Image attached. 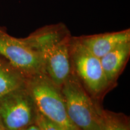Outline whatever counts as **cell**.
I'll return each instance as SVG.
<instances>
[{"label": "cell", "instance_id": "obj_1", "mask_svg": "<svg viewBox=\"0 0 130 130\" xmlns=\"http://www.w3.org/2000/svg\"><path fill=\"white\" fill-rule=\"evenodd\" d=\"M71 39L69 30L61 23L44 26L23 38L38 52L45 74L60 87L72 72L69 52Z\"/></svg>", "mask_w": 130, "mask_h": 130}, {"label": "cell", "instance_id": "obj_2", "mask_svg": "<svg viewBox=\"0 0 130 130\" xmlns=\"http://www.w3.org/2000/svg\"><path fill=\"white\" fill-rule=\"evenodd\" d=\"M25 86L39 113L63 130H80L68 116L60 87L46 74L41 73L28 77Z\"/></svg>", "mask_w": 130, "mask_h": 130}, {"label": "cell", "instance_id": "obj_3", "mask_svg": "<svg viewBox=\"0 0 130 130\" xmlns=\"http://www.w3.org/2000/svg\"><path fill=\"white\" fill-rule=\"evenodd\" d=\"M70 119L80 130H104L101 110L72 71L60 87Z\"/></svg>", "mask_w": 130, "mask_h": 130}, {"label": "cell", "instance_id": "obj_4", "mask_svg": "<svg viewBox=\"0 0 130 130\" xmlns=\"http://www.w3.org/2000/svg\"><path fill=\"white\" fill-rule=\"evenodd\" d=\"M70 58L74 72L90 93L98 96L109 86L102 69L100 58L83 45L77 37H72Z\"/></svg>", "mask_w": 130, "mask_h": 130}, {"label": "cell", "instance_id": "obj_5", "mask_svg": "<svg viewBox=\"0 0 130 130\" xmlns=\"http://www.w3.org/2000/svg\"><path fill=\"white\" fill-rule=\"evenodd\" d=\"M37 111L26 86L0 98V120L6 130H23L34 124Z\"/></svg>", "mask_w": 130, "mask_h": 130}, {"label": "cell", "instance_id": "obj_6", "mask_svg": "<svg viewBox=\"0 0 130 130\" xmlns=\"http://www.w3.org/2000/svg\"><path fill=\"white\" fill-rule=\"evenodd\" d=\"M0 55L27 77L44 73L43 61L38 52L23 38H16L0 25Z\"/></svg>", "mask_w": 130, "mask_h": 130}, {"label": "cell", "instance_id": "obj_7", "mask_svg": "<svg viewBox=\"0 0 130 130\" xmlns=\"http://www.w3.org/2000/svg\"><path fill=\"white\" fill-rule=\"evenodd\" d=\"M83 46L99 58L122 43L130 42V30L77 37Z\"/></svg>", "mask_w": 130, "mask_h": 130}, {"label": "cell", "instance_id": "obj_8", "mask_svg": "<svg viewBox=\"0 0 130 130\" xmlns=\"http://www.w3.org/2000/svg\"><path fill=\"white\" fill-rule=\"evenodd\" d=\"M130 54V42L122 43L100 58L102 68L110 84L117 78Z\"/></svg>", "mask_w": 130, "mask_h": 130}, {"label": "cell", "instance_id": "obj_9", "mask_svg": "<svg viewBox=\"0 0 130 130\" xmlns=\"http://www.w3.org/2000/svg\"><path fill=\"white\" fill-rule=\"evenodd\" d=\"M27 78L0 55V98L25 87Z\"/></svg>", "mask_w": 130, "mask_h": 130}, {"label": "cell", "instance_id": "obj_10", "mask_svg": "<svg viewBox=\"0 0 130 130\" xmlns=\"http://www.w3.org/2000/svg\"><path fill=\"white\" fill-rule=\"evenodd\" d=\"M104 130H130L128 118L121 113L101 110Z\"/></svg>", "mask_w": 130, "mask_h": 130}, {"label": "cell", "instance_id": "obj_11", "mask_svg": "<svg viewBox=\"0 0 130 130\" xmlns=\"http://www.w3.org/2000/svg\"><path fill=\"white\" fill-rule=\"evenodd\" d=\"M35 123L40 130H63L57 125L50 121L38 111H37Z\"/></svg>", "mask_w": 130, "mask_h": 130}, {"label": "cell", "instance_id": "obj_12", "mask_svg": "<svg viewBox=\"0 0 130 130\" xmlns=\"http://www.w3.org/2000/svg\"><path fill=\"white\" fill-rule=\"evenodd\" d=\"M23 130H40V129H39V128L38 126L35 124V123H34V124H32L31 125L28 126V127L25 128V129H24Z\"/></svg>", "mask_w": 130, "mask_h": 130}, {"label": "cell", "instance_id": "obj_13", "mask_svg": "<svg viewBox=\"0 0 130 130\" xmlns=\"http://www.w3.org/2000/svg\"><path fill=\"white\" fill-rule=\"evenodd\" d=\"M0 130H6L5 129L4 126H3L2 122H1V120H0Z\"/></svg>", "mask_w": 130, "mask_h": 130}]
</instances>
